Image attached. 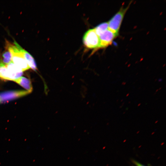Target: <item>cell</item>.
Returning a JSON list of instances; mask_svg holds the SVG:
<instances>
[{
    "instance_id": "6da1fadb",
    "label": "cell",
    "mask_w": 166,
    "mask_h": 166,
    "mask_svg": "<svg viewBox=\"0 0 166 166\" xmlns=\"http://www.w3.org/2000/svg\"><path fill=\"white\" fill-rule=\"evenodd\" d=\"M14 44L8 42L6 48L9 50L12 55V61L22 72L29 69L23 55L18 47V44L16 42Z\"/></svg>"
},
{
    "instance_id": "7c38bea8",
    "label": "cell",
    "mask_w": 166,
    "mask_h": 166,
    "mask_svg": "<svg viewBox=\"0 0 166 166\" xmlns=\"http://www.w3.org/2000/svg\"><path fill=\"white\" fill-rule=\"evenodd\" d=\"M132 162L136 166H145L134 160H132Z\"/></svg>"
},
{
    "instance_id": "30bf717a",
    "label": "cell",
    "mask_w": 166,
    "mask_h": 166,
    "mask_svg": "<svg viewBox=\"0 0 166 166\" xmlns=\"http://www.w3.org/2000/svg\"><path fill=\"white\" fill-rule=\"evenodd\" d=\"M94 29L97 34L99 36L109 29L108 22L102 23L97 25Z\"/></svg>"
},
{
    "instance_id": "9c48e42d",
    "label": "cell",
    "mask_w": 166,
    "mask_h": 166,
    "mask_svg": "<svg viewBox=\"0 0 166 166\" xmlns=\"http://www.w3.org/2000/svg\"><path fill=\"white\" fill-rule=\"evenodd\" d=\"M0 78L10 80L6 65L4 64L1 60H0Z\"/></svg>"
},
{
    "instance_id": "5b68a950",
    "label": "cell",
    "mask_w": 166,
    "mask_h": 166,
    "mask_svg": "<svg viewBox=\"0 0 166 166\" xmlns=\"http://www.w3.org/2000/svg\"><path fill=\"white\" fill-rule=\"evenodd\" d=\"M30 93L27 91H9L0 93V102L2 103L25 96Z\"/></svg>"
},
{
    "instance_id": "52a82bcc",
    "label": "cell",
    "mask_w": 166,
    "mask_h": 166,
    "mask_svg": "<svg viewBox=\"0 0 166 166\" xmlns=\"http://www.w3.org/2000/svg\"><path fill=\"white\" fill-rule=\"evenodd\" d=\"M18 47L22 53L30 68L34 71H36L37 69L36 64L32 56L27 51L23 49L19 45Z\"/></svg>"
},
{
    "instance_id": "7a4b0ae2",
    "label": "cell",
    "mask_w": 166,
    "mask_h": 166,
    "mask_svg": "<svg viewBox=\"0 0 166 166\" xmlns=\"http://www.w3.org/2000/svg\"><path fill=\"white\" fill-rule=\"evenodd\" d=\"M129 6L128 5L125 8L121 7L108 22L109 29L118 35L122 21Z\"/></svg>"
},
{
    "instance_id": "4fadbf2b",
    "label": "cell",
    "mask_w": 166,
    "mask_h": 166,
    "mask_svg": "<svg viewBox=\"0 0 166 166\" xmlns=\"http://www.w3.org/2000/svg\"></svg>"
},
{
    "instance_id": "8992f818",
    "label": "cell",
    "mask_w": 166,
    "mask_h": 166,
    "mask_svg": "<svg viewBox=\"0 0 166 166\" xmlns=\"http://www.w3.org/2000/svg\"><path fill=\"white\" fill-rule=\"evenodd\" d=\"M6 67L8 71L10 80L14 81L23 74V72L18 68L11 61L7 65Z\"/></svg>"
},
{
    "instance_id": "277c9868",
    "label": "cell",
    "mask_w": 166,
    "mask_h": 166,
    "mask_svg": "<svg viewBox=\"0 0 166 166\" xmlns=\"http://www.w3.org/2000/svg\"><path fill=\"white\" fill-rule=\"evenodd\" d=\"M118 35L109 29L99 36V45L98 48H104L112 43L114 39Z\"/></svg>"
},
{
    "instance_id": "3957f363",
    "label": "cell",
    "mask_w": 166,
    "mask_h": 166,
    "mask_svg": "<svg viewBox=\"0 0 166 166\" xmlns=\"http://www.w3.org/2000/svg\"><path fill=\"white\" fill-rule=\"evenodd\" d=\"M83 41L85 46L88 48H98L99 38L94 28L89 29L85 32L83 37Z\"/></svg>"
},
{
    "instance_id": "ba28073f",
    "label": "cell",
    "mask_w": 166,
    "mask_h": 166,
    "mask_svg": "<svg viewBox=\"0 0 166 166\" xmlns=\"http://www.w3.org/2000/svg\"><path fill=\"white\" fill-rule=\"evenodd\" d=\"M14 81L26 89L30 93L33 90L30 80L25 77H21Z\"/></svg>"
},
{
    "instance_id": "8fae6325",
    "label": "cell",
    "mask_w": 166,
    "mask_h": 166,
    "mask_svg": "<svg viewBox=\"0 0 166 166\" xmlns=\"http://www.w3.org/2000/svg\"><path fill=\"white\" fill-rule=\"evenodd\" d=\"M2 59L0 60L6 65H7L12 61L11 53L7 48L6 50L2 53Z\"/></svg>"
}]
</instances>
